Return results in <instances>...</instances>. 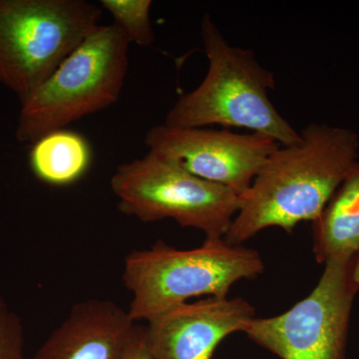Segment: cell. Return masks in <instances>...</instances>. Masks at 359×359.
Instances as JSON below:
<instances>
[{"label":"cell","mask_w":359,"mask_h":359,"mask_svg":"<svg viewBox=\"0 0 359 359\" xmlns=\"http://www.w3.org/2000/svg\"><path fill=\"white\" fill-rule=\"evenodd\" d=\"M110 185L126 216L144 223L174 219L183 228L204 231L205 238H224L242 202L230 189L152 152L119 165Z\"/></svg>","instance_id":"8992f818"},{"label":"cell","mask_w":359,"mask_h":359,"mask_svg":"<svg viewBox=\"0 0 359 359\" xmlns=\"http://www.w3.org/2000/svg\"><path fill=\"white\" fill-rule=\"evenodd\" d=\"M143 327L107 299L78 302L29 359H127Z\"/></svg>","instance_id":"30bf717a"},{"label":"cell","mask_w":359,"mask_h":359,"mask_svg":"<svg viewBox=\"0 0 359 359\" xmlns=\"http://www.w3.org/2000/svg\"><path fill=\"white\" fill-rule=\"evenodd\" d=\"M92 153L81 134L61 129L32 144L29 164L37 179L52 186H67L88 171Z\"/></svg>","instance_id":"7c38bea8"},{"label":"cell","mask_w":359,"mask_h":359,"mask_svg":"<svg viewBox=\"0 0 359 359\" xmlns=\"http://www.w3.org/2000/svg\"><path fill=\"white\" fill-rule=\"evenodd\" d=\"M21 318L0 297V359H29Z\"/></svg>","instance_id":"5bb4252c"},{"label":"cell","mask_w":359,"mask_h":359,"mask_svg":"<svg viewBox=\"0 0 359 359\" xmlns=\"http://www.w3.org/2000/svg\"><path fill=\"white\" fill-rule=\"evenodd\" d=\"M256 309L242 297H205L158 314L143 327L152 359H212L226 337L244 332Z\"/></svg>","instance_id":"9c48e42d"},{"label":"cell","mask_w":359,"mask_h":359,"mask_svg":"<svg viewBox=\"0 0 359 359\" xmlns=\"http://www.w3.org/2000/svg\"><path fill=\"white\" fill-rule=\"evenodd\" d=\"M316 261L349 259L359 252V162L351 168L325 209L313 222Z\"/></svg>","instance_id":"8fae6325"},{"label":"cell","mask_w":359,"mask_h":359,"mask_svg":"<svg viewBox=\"0 0 359 359\" xmlns=\"http://www.w3.org/2000/svg\"><path fill=\"white\" fill-rule=\"evenodd\" d=\"M353 280L359 287V252L355 257V263L353 266Z\"/></svg>","instance_id":"2e32d148"},{"label":"cell","mask_w":359,"mask_h":359,"mask_svg":"<svg viewBox=\"0 0 359 359\" xmlns=\"http://www.w3.org/2000/svg\"><path fill=\"white\" fill-rule=\"evenodd\" d=\"M155 153L205 181L242 197L280 144L266 135L228 130L181 128L156 125L146 134Z\"/></svg>","instance_id":"ba28073f"},{"label":"cell","mask_w":359,"mask_h":359,"mask_svg":"<svg viewBox=\"0 0 359 359\" xmlns=\"http://www.w3.org/2000/svg\"><path fill=\"white\" fill-rule=\"evenodd\" d=\"M299 133V142L269 156L242 196L224 237L228 244L241 245L271 226L290 233L302 222H313L358 162L353 130L311 123Z\"/></svg>","instance_id":"6da1fadb"},{"label":"cell","mask_w":359,"mask_h":359,"mask_svg":"<svg viewBox=\"0 0 359 359\" xmlns=\"http://www.w3.org/2000/svg\"><path fill=\"white\" fill-rule=\"evenodd\" d=\"M263 259L257 250L205 238L199 248L179 250L163 241L126 257L123 283L132 294V320L146 321L192 297H226L241 280L261 275Z\"/></svg>","instance_id":"3957f363"},{"label":"cell","mask_w":359,"mask_h":359,"mask_svg":"<svg viewBox=\"0 0 359 359\" xmlns=\"http://www.w3.org/2000/svg\"><path fill=\"white\" fill-rule=\"evenodd\" d=\"M86 0H0V84L20 103L100 25Z\"/></svg>","instance_id":"5b68a950"},{"label":"cell","mask_w":359,"mask_h":359,"mask_svg":"<svg viewBox=\"0 0 359 359\" xmlns=\"http://www.w3.org/2000/svg\"><path fill=\"white\" fill-rule=\"evenodd\" d=\"M127 359H152L146 348L145 344H144L143 330H142L140 339L135 344Z\"/></svg>","instance_id":"9a60e30c"},{"label":"cell","mask_w":359,"mask_h":359,"mask_svg":"<svg viewBox=\"0 0 359 359\" xmlns=\"http://www.w3.org/2000/svg\"><path fill=\"white\" fill-rule=\"evenodd\" d=\"M201 36L209 67L202 83L180 97L164 124L181 128L208 125L244 128L266 135L282 146L301 140V133L276 110L269 97L275 74L250 49L233 46L205 13Z\"/></svg>","instance_id":"7a4b0ae2"},{"label":"cell","mask_w":359,"mask_h":359,"mask_svg":"<svg viewBox=\"0 0 359 359\" xmlns=\"http://www.w3.org/2000/svg\"><path fill=\"white\" fill-rule=\"evenodd\" d=\"M130 45L115 25H99L20 103L18 141L35 143L117 102L128 73Z\"/></svg>","instance_id":"277c9868"},{"label":"cell","mask_w":359,"mask_h":359,"mask_svg":"<svg viewBox=\"0 0 359 359\" xmlns=\"http://www.w3.org/2000/svg\"><path fill=\"white\" fill-rule=\"evenodd\" d=\"M151 0H101L100 6L112 15L114 23L130 43L151 47L155 33L151 22Z\"/></svg>","instance_id":"4fadbf2b"},{"label":"cell","mask_w":359,"mask_h":359,"mask_svg":"<svg viewBox=\"0 0 359 359\" xmlns=\"http://www.w3.org/2000/svg\"><path fill=\"white\" fill-rule=\"evenodd\" d=\"M355 257L325 263L313 292L292 309L271 318H255L245 334L280 359H346L349 323L359 287Z\"/></svg>","instance_id":"52a82bcc"}]
</instances>
